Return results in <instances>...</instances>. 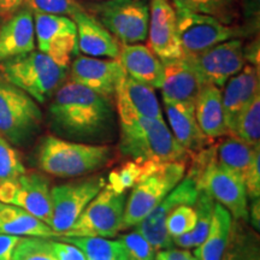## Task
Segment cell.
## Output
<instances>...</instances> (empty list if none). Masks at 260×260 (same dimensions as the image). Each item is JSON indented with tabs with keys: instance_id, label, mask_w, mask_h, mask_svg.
Listing matches in <instances>:
<instances>
[{
	"instance_id": "1",
	"label": "cell",
	"mask_w": 260,
	"mask_h": 260,
	"mask_svg": "<svg viewBox=\"0 0 260 260\" xmlns=\"http://www.w3.org/2000/svg\"><path fill=\"white\" fill-rule=\"evenodd\" d=\"M51 99L48 113L52 129L57 134L86 144L110 139L115 125L110 98L69 80Z\"/></svg>"
},
{
	"instance_id": "2",
	"label": "cell",
	"mask_w": 260,
	"mask_h": 260,
	"mask_svg": "<svg viewBox=\"0 0 260 260\" xmlns=\"http://www.w3.org/2000/svg\"><path fill=\"white\" fill-rule=\"evenodd\" d=\"M119 151L138 162L187 161L189 157L175 140L164 118L138 117L121 123Z\"/></svg>"
},
{
	"instance_id": "3",
	"label": "cell",
	"mask_w": 260,
	"mask_h": 260,
	"mask_svg": "<svg viewBox=\"0 0 260 260\" xmlns=\"http://www.w3.org/2000/svg\"><path fill=\"white\" fill-rule=\"evenodd\" d=\"M112 151L109 146L71 141L56 136H46L37 152L40 170L61 178L92 174L110 161Z\"/></svg>"
},
{
	"instance_id": "4",
	"label": "cell",
	"mask_w": 260,
	"mask_h": 260,
	"mask_svg": "<svg viewBox=\"0 0 260 260\" xmlns=\"http://www.w3.org/2000/svg\"><path fill=\"white\" fill-rule=\"evenodd\" d=\"M68 70L47 54L35 50L0 61V76L39 104H45L51 99L67 80Z\"/></svg>"
},
{
	"instance_id": "5",
	"label": "cell",
	"mask_w": 260,
	"mask_h": 260,
	"mask_svg": "<svg viewBox=\"0 0 260 260\" xmlns=\"http://www.w3.org/2000/svg\"><path fill=\"white\" fill-rule=\"evenodd\" d=\"M186 170L187 161L160 162L153 172L138 182L125 201L122 230L141 223L180 183Z\"/></svg>"
},
{
	"instance_id": "6",
	"label": "cell",
	"mask_w": 260,
	"mask_h": 260,
	"mask_svg": "<svg viewBox=\"0 0 260 260\" xmlns=\"http://www.w3.org/2000/svg\"><path fill=\"white\" fill-rule=\"evenodd\" d=\"M41 123L38 103L0 76V135L11 145L23 146L38 134Z\"/></svg>"
},
{
	"instance_id": "7",
	"label": "cell",
	"mask_w": 260,
	"mask_h": 260,
	"mask_svg": "<svg viewBox=\"0 0 260 260\" xmlns=\"http://www.w3.org/2000/svg\"><path fill=\"white\" fill-rule=\"evenodd\" d=\"M87 9L119 44H140L147 40L148 0H99Z\"/></svg>"
},
{
	"instance_id": "8",
	"label": "cell",
	"mask_w": 260,
	"mask_h": 260,
	"mask_svg": "<svg viewBox=\"0 0 260 260\" xmlns=\"http://www.w3.org/2000/svg\"><path fill=\"white\" fill-rule=\"evenodd\" d=\"M126 197L104 187L63 236H116L122 230Z\"/></svg>"
},
{
	"instance_id": "9",
	"label": "cell",
	"mask_w": 260,
	"mask_h": 260,
	"mask_svg": "<svg viewBox=\"0 0 260 260\" xmlns=\"http://www.w3.org/2000/svg\"><path fill=\"white\" fill-rule=\"evenodd\" d=\"M105 184V177L96 175L52 188L51 229L57 234V237L63 236L73 226L87 205Z\"/></svg>"
},
{
	"instance_id": "10",
	"label": "cell",
	"mask_w": 260,
	"mask_h": 260,
	"mask_svg": "<svg viewBox=\"0 0 260 260\" xmlns=\"http://www.w3.org/2000/svg\"><path fill=\"white\" fill-rule=\"evenodd\" d=\"M183 54H197L243 32L209 15L175 10Z\"/></svg>"
},
{
	"instance_id": "11",
	"label": "cell",
	"mask_w": 260,
	"mask_h": 260,
	"mask_svg": "<svg viewBox=\"0 0 260 260\" xmlns=\"http://www.w3.org/2000/svg\"><path fill=\"white\" fill-rule=\"evenodd\" d=\"M34 15L35 42L39 51L69 69L77 48V28L73 18L58 15Z\"/></svg>"
},
{
	"instance_id": "12",
	"label": "cell",
	"mask_w": 260,
	"mask_h": 260,
	"mask_svg": "<svg viewBox=\"0 0 260 260\" xmlns=\"http://www.w3.org/2000/svg\"><path fill=\"white\" fill-rule=\"evenodd\" d=\"M200 76L204 84L222 88L234 75L245 67L243 41L230 39L197 54H183Z\"/></svg>"
},
{
	"instance_id": "13",
	"label": "cell",
	"mask_w": 260,
	"mask_h": 260,
	"mask_svg": "<svg viewBox=\"0 0 260 260\" xmlns=\"http://www.w3.org/2000/svg\"><path fill=\"white\" fill-rule=\"evenodd\" d=\"M0 201L16 205L51 226L50 182L40 172L25 171L15 180L0 183Z\"/></svg>"
},
{
	"instance_id": "14",
	"label": "cell",
	"mask_w": 260,
	"mask_h": 260,
	"mask_svg": "<svg viewBox=\"0 0 260 260\" xmlns=\"http://www.w3.org/2000/svg\"><path fill=\"white\" fill-rule=\"evenodd\" d=\"M198 188L193 178L186 176L176 187L169 193L164 200L148 214L146 218L135 226V232L145 237L151 243L154 251H162L174 247L172 237L169 235L165 228L169 214L181 205L193 206L197 200Z\"/></svg>"
},
{
	"instance_id": "15",
	"label": "cell",
	"mask_w": 260,
	"mask_h": 260,
	"mask_svg": "<svg viewBox=\"0 0 260 260\" xmlns=\"http://www.w3.org/2000/svg\"><path fill=\"white\" fill-rule=\"evenodd\" d=\"M195 183L199 189L206 191L213 200L225 207L237 222L248 220L245 184L236 174L211 162L195 180Z\"/></svg>"
},
{
	"instance_id": "16",
	"label": "cell",
	"mask_w": 260,
	"mask_h": 260,
	"mask_svg": "<svg viewBox=\"0 0 260 260\" xmlns=\"http://www.w3.org/2000/svg\"><path fill=\"white\" fill-rule=\"evenodd\" d=\"M148 47L161 61L183 57L176 11L170 0H149Z\"/></svg>"
},
{
	"instance_id": "17",
	"label": "cell",
	"mask_w": 260,
	"mask_h": 260,
	"mask_svg": "<svg viewBox=\"0 0 260 260\" xmlns=\"http://www.w3.org/2000/svg\"><path fill=\"white\" fill-rule=\"evenodd\" d=\"M70 76L75 82L82 84L104 96L115 95L125 71L118 59L79 56L71 61Z\"/></svg>"
},
{
	"instance_id": "18",
	"label": "cell",
	"mask_w": 260,
	"mask_h": 260,
	"mask_svg": "<svg viewBox=\"0 0 260 260\" xmlns=\"http://www.w3.org/2000/svg\"><path fill=\"white\" fill-rule=\"evenodd\" d=\"M119 122H130L138 117L162 118L160 105L154 88L124 75L115 92Z\"/></svg>"
},
{
	"instance_id": "19",
	"label": "cell",
	"mask_w": 260,
	"mask_h": 260,
	"mask_svg": "<svg viewBox=\"0 0 260 260\" xmlns=\"http://www.w3.org/2000/svg\"><path fill=\"white\" fill-rule=\"evenodd\" d=\"M162 68L160 90L164 104L195 103L204 82L186 57L162 61Z\"/></svg>"
},
{
	"instance_id": "20",
	"label": "cell",
	"mask_w": 260,
	"mask_h": 260,
	"mask_svg": "<svg viewBox=\"0 0 260 260\" xmlns=\"http://www.w3.org/2000/svg\"><path fill=\"white\" fill-rule=\"evenodd\" d=\"M77 28V48L84 56L118 59L121 44L86 10L73 17Z\"/></svg>"
},
{
	"instance_id": "21",
	"label": "cell",
	"mask_w": 260,
	"mask_h": 260,
	"mask_svg": "<svg viewBox=\"0 0 260 260\" xmlns=\"http://www.w3.org/2000/svg\"><path fill=\"white\" fill-rule=\"evenodd\" d=\"M259 69L247 64L242 70L225 83V89L222 92V102L228 135L232 133L236 118L246 109L259 90Z\"/></svg>"
},
{
	"instance_id": "22",
	"label": "cell",
	"mask_w": 260,
	"mask_h": 260,
	"mask_svg": "<svg viewBox=\"0 0 260 260\" xmlns=\"http://www.w3.org/2000/svg\"><path fill=\"white\" fill-rule=\"evenodd\" d=\"M35 50L34 15L19 8L0 25V61Z\"/></svg>"
},
{
	"instance_id": "23",
	"label": "cell",
	"mask_w": 260,
	"mask_h": 260,
	"mask_svg": "<svg viewBox=\"0 0 260 260\" xmlns=\"http://www.w3.org/2000/svg\"><path fill=\"white\" fill-rule=\"evenodd\" d=\"M125 74L152 88L160 89L164 79L162 61L146 45H122L118 57Z\"/></svg>"
},
{
	"instance_id": "24",
	"label": "cell",
	"mask_w": 260,
	"mask_h": 260,
	"mask_svg": "<svg viewBox=\"0 0 260 260\" xmlns=\"http://www.w3.org/2000/svg\"><path fill=\"white\" fill-rule=\"evenodd\" d=\"M164 105L172 135L189 155L210 146L212 141L204 135L198 124L195 103H171Z\"/></svg>"
},
{
	"instance_id": "25",
	"label": "cell",
	"mask_w": 260,
	"mask_h": 260,
	"mask_svg": "<svg viewBox=\"0 0 260 260\" xmlns=\"http://www.w3.org/2000/svg\"><path fill=\"white\" fill-rule=\"evenodd\" d=\"M195 117L201 132L211 141L228 136L222 89L213 84H204L195 100Z\"/></svg>"
},
{
	"instance_id": "26",
	"label": "cell",
	"mask_w": 260,
	"mask_h": 260,
	"mask_svg": "<svg viewBox=\"0 0 260 260\" xmlns=\"http://www.w3.org/2000/svg\"><path fill=\"white\" fill-rule=\"evenodd\" d=\"M0 234L22 237H42L52 239L57 234L27 211L0 201Z\"/></svg>"
},
{
	"instance_id": "27",
	"label": "cell",
	"mask_w": 260,
	"mask_h": 260,
	"mask_svg": "<svg viewBox=\"0 0 260 260\" xmlns=\"http://www.w3.org/2000/svg\"><path fill=\"white\" fill-rule=\"evenodd\" d=\"M210 147L214 164L234 172L241 178L253 158L260 152V146L253 147L243 142L242 140L229 135L228 138H220L216 145Z\"/></svg>"
},
{
	"instance_id": "28",
	"label": "cell",
	"mask_w": 260,
	"mask_h": 260,
	"mask_svg": "<svg viewBox=\"0 0 260 260\" xmlns=\"http://www.w3.org/2000/svg\"><path fill=\"white\" fill-rule=\"evenodd\" d=\"M233 217L225 207L214 203L213 214L207 236L201 245L195 247L193 255L197 260H222L232 230Z\"/></svg>"
},
{
	"instance_id": "29",
	"label": "cell",
	"mask_w": 260,
	"mask_h": 260,
	"mask_svg": "<svg viewBox=\"0 0 260 260\" xmlns=\"http://www.w3.org/2000/svg\"><path fill=\"white\" fill-rule=\"evenodd\" d=\"M61 241L79 247L86 260H126L121 240H107L95 236H60Z\"/></svg>"
},
{
	"instance_id": "30",
	"label": "cell",
	"mask_w": 260,
	"mask_h": 260,
	"mask_svg": "<svg viewBox=\"0 0 260 260\" xmlns=\"http://www.w3.org/2000/svg\"><path fill=\"white\" fill-rule=\"evenodd\" d=\"M222 260H260L258 236L240 223L233 222Z\"/></svg>"
},
{
	"instance_id": "31",
	"label": "cell",
	"mask_w": 260,
	"mask_h": 260,
	"mask_svg": "<svg viewBox=\"0 0 260 260\" xmlns=\"http://www.w3.org/2000/svg\"><path fill=\"white\" fill-rule=\"evenodd\" d=\"M158 164L160 162L126 161L122 167L113 169L110 172L109 182L105 184V187L117 194L125 193L126 189L133 188L138 182L144 180L147 175L153 172Z\"/></svg>"
},
{
	"instance_id": "32",
	"label": "cell",
	"mask_w": 260,
	"mask_h": 260,
	"mask_svg": "<svg viewBox=\"0 0 260 260\" xmlns=\"http://www.w3.org/2000/svg\"><path fill=\"white\" fill-rule=\"evenodd\" d=\"M229 136H235L253 147L260 146V94L240 113Z\"/></svg>"
},
{
	"instance_id": "33",
	"label": "cell",
	"mask_w": 260,
	"mask_h": 260,
	"mask_svg": "<svg viewBox=\"0 0 260 260\" xmlns=\"http://www.w3.org/2000/svg\"><path fill=\"white\" fill-rule=\"evenodd\" d=\"M170 2L175 10H184L195 14L212 16L225 24L232 23L235 15L234 0H170Z\"/></svg>"
},
{
	"instance_id": "34",
	"label": "cell",
	"mask_w": 260,
	"mask_h": 260,
	"mask_svg": "<svg viewBox=\"0 0 260 260\" xmlns=\"http://www.w3.org/2000/svg\"><path fill=\"white\" fill-rule=\"evenodd\" d=\"M213 206L214 200L211 198V195L207 194L203 189H199L197 200H195L193 205L195 212H197V224H195V228L190 232L191 241H193L194 247L201 245L205 237L207 236L211 220H212Z\"/></svg>"
},
{
	"instance_id": "35",
	"label": "cell",
	"mask_w": 260,
	"mask_h": 260,
	"mask_svg": "<svg viewBox=\"0 0 260 260\" xmlns=\"http://www.w3.org/2000/svg\"><path fill=\"white\" fill-rule=\"evenodd\" d=\"M11 260H57L50 239L22 237Z\"/></svg>"
},
{
	"instance_id": "36",
	"label": "cell",
	"mask_w": 260,
	"mask_h": 260,
	"mask_svg": "<svg viewBox=\"0 0 260 260\" xmlns=\"http://www.w3.org/2000/svg\"><path fill=\"white\" fill-rule=\"evenodd\" d=\"M25 171L19 152L0 135V183L15 180Z\"/></svg>"
},
{
	"instance_id": "37",
	"label": "cell",
	"mask_w": 260,
	"mask_h": 260,
	"mask_svg": "<svg viewBox=\"0 0 260 260\" xmlns=\"http://www.w3.org/2000/svg\"><path fill=\"white\" fill-rule=\"evenodd\" d=\"M23 5L32 14L58 15L73 17L84 8L77 0H24Z\"/></svg>"
},
{
	"instance_id": "38",
	"label": "cell",
	"mask_w": 260,
	"mask_h": 260,
	"mask_svg": "<svg viewBox=\"0 0 260 260\" xmlns=\"http://www.w3.org/2000/svg\"><path fill=\"white\" fill-rule=\"evenodd\" d=\"M197 224V212L190 205H181L169 214L165 228L171 237L190 233Z\"/></svg>"
},
{
	"instance_id": "39",
	"label": "cell",
	"mask_w": 260,
	"mask_h": 260,
	"mask_svg": "<svg viewBox=\"0 0 260 260\" xmlns=\"http://www.w3.org/2000/svg\"><path fill=\"white\" fill-rule=\"evenodd\" d=\"M119 240L124 246L126 260H155L157 252L138 232L122 235Z\"/></svg>"
},
{
	"instance_id": "40",
	"label": "cell",
	"mask_w": 260,
	"mask_h": 260,
	"mask_svg": "<svg viewBox=\"0 0 260 260\" xmlns=\"http://www.w3.org/2000/svg\"><path fill=\"white\" fill-rule=\"evenodd\" d=\"M247 197L252 200L260 198V152L253 158L242 177Z\"/></svg>"
},
{
	"instance_id": "41",
	"label": "cell",
	"mask_w": 260,
	"mask_h": 260,
	"mask_svg": "<svg viewBox=\"0 0 260 260\" xmlns=\"http://www.w3.org/2000/svg\"><path fill=\"white\" fill-rule=\"evenodd\" d=\"M51 246L57 260H86V256L79 247L68 242L52 241Z\"/></svg>"
},
{
	"instance_id": "42",
	"label": "cell",
	"mask_w": 260,
	"mask_h": 260,
	"mask_svg": "<svg viewBox=\"0 0 260 260\" xmlns=\"http://www.w3.org/2000/svg\"><path fill=\"white\" fill-rule=\"evenodd\" d=\"M21 240L22 236L0 234V260H11L15 248Z\"/></svg>"
},
{
	"instance_id": "43",
	"label": "cell",
	"mask_w": 260,
	"mask_h": 260,
	"mask_svg": "<svg viewBox=\"0 0 260 260\" xmlns=\"http://www.w3.org/2000/svg\"><path fill=\"white\" fill-rule=\"evenodd\" d=\"M245 21L252 30H258L259 28V0H245L243 4Z\"/></svg>"
},
{
	"instance_id": "44",
	"label": "cell",
	"mask_w": 260,
	"mask_h": 260,
	"mask_svg": "<svg viewBox=\"0 0 260 260\" xmlns=\"http://www.w3.org/2000/svg\"><path fill=\"white\" fill-rule=\"evenodd\" d=\"M259 40L252 41L251 44L243 45V57L246 61L259 69Z\"/></svg>"
},
{
	"instance_id": "45",
	"label": "cell",
	"mask_w": 260,
	"mask_h": 260,
	"mask_svg": "<svg viewBox=\"0 0 260 260\" xmlns=\"http://www.w3.org/2000/svg\"><path fill=\"white\" fill-rule=\"evenodd\" d=\"M24 0H0V16L3 18H9L15 14L19 8H22Z\"/></svg>"
},
{
	"instance_id": "46",
	"label": "cell",
	"mask_w": 260,
	"mask_h": 260,
	"mask_svg": "<svg viewBox=\"0 0 260 260\" xmlns=\"http://www.w3.org/2000/svg\"><path fill=\"white\" fill-rule=\"evenodd\" d=\"M251 218H252L253 226H254L256 230H259V226H260V203H259V199L253 200L252 209H251Z\"/></svg>"
},
{
	"instance_id": "47",
	"label": "cell",
	"mask_w": 260,
	"mask_h": 260,
	"mask_svg": "<svg viewBox=\"0 0 260 260\" xmlns=\"http://www.w3.org/2000/svg\"><path fill=\"white\" fill-rule=\"evenodd\" d=\"M184 260H197V259H195V256L193 255V253H190L189 251H188L186 258H184Z\"/></svg>"
},
{
	"instance_id": "48",
	"label": "cell",
	"mask_w": 260,
	"mask_h": 260,
	"mask_svg": "<svg viewBox=\"0 0 260 260\" xmlns=\"http://www.w3.org/2000/svg\"><path fill=\"white\" fill-rule=\"evenodd\" d=\"M4 21H5V19H4V18H3V17H2V16H0V25H2V24H3V22H4Z\"/></svg>"
},
{
	"instance_id": "49",
	"label": "cell",
	"mask_w": 260,
	"mask_h": 260,
	"mask_svg": "<svg viewBox=\"0 0 260 260\" xmlns=\"http://www.w3.org/2000/svg\"><path fill=\"white\" fill-rule=\"evenodd\" d=\"M94 2H99V0H94Z\"/></svg>"
}]
</instances>
